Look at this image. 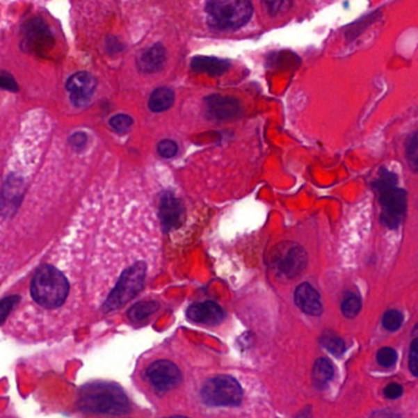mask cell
<instances>
[{
	"instance_id": "obj_26",
	"label": "cell",
	"mask_w": 418,
	"mask_h": 418,
	"mask_svg": "<svg viewBox=\"0 0 418 418\" xmlns=\"http://www.w3.org/2000/svg\"><path fill=\"white\" fill-rule=\"evenodd\" d=\"M157 154L163 159H173L178 154V145L173 140H161L157 144Z\"/></svg>"
},
{
	"instance_id": "obj_20",
	"label": "cell",
	"mask_w": 418,
	"mask_h": 418,
	"mask_svg": "<svg viewBox=\"0 0 418 418\" xmlns=\"http://www.w3.org/2000/svg\"><path fill=\"white\" fill-rule=\"evenodd\" d=\"M160 305L155 300H144L133 305L128 312V316L131 321H141L154 314L159 310Z\"/></svg>"
},
{
	"instance_id": "obj_28",
	"label": "cell",
	"mask_w": 418,
	"mask_h": 418,
	"mask_svg": "<svg viewBox=\"0 0 418 418\" xmlns=\"http://www.w3.org/2000/svg\"><path fill=\"white\" fill-rule=\"evenodd\" d=\"M378 363L383 367H392L398 361V352L392 347H383L377 355Z\"/></svg>"
},
{
	"instance_id": "obj_31",
	"label": "cell",
	"mask_w": 418,
	"mask_h": 418,
	"mask_svg": "<svg viewBox=\"0 0 418 418\" xmlns=\"http://www.w3.org/2000/svg\"><path fill=\"white\" fill-rule=\"evenodd\" d=\"M403 387L398 383H390L387 387L384 389V395L387 399H398L403 395Z\"/></svg>"
},
{
	"instance_id": "obj_2",
	"label": "cell",
	"mask_w": 418,
	"mask_h": 418,
	"mask_svg": "<svg viewBox=\"0 0 418 418\" xmlns=\"http://www.w3.org/2000/svg\"><path fill=\"white\" fill-rule=\"evenodd\" d=\"M382 205L380 221L390 230L400 226L408 210V193L398 186V177L390 170H380L377 182L373 183Z\"/></svg>"
},
{
	"instance_id": "obj_3",
	"label": "cell",
	"mask_w": 418,
	"mask_h": 418,
	"mask_svg": "<svg viewBox=\"0 0 418 418\" xmlns=\"http://www.w3.org/2000/svg\"><path fill=\"white\" fill-rule=\"evenodd\" d=\"M69 294L67 278L54 266L43 265L37 270L31 282V296L37 305L45 308H58Z\"/></svg>"
},
{
	"instance_id": "obj_5",
	"label": "cell",
	"mask_w": 418,
	"mask_h": 418,
	"mask_svg": "<svg viewBox=\"0 0 418 418\" xmlns=\"http://www.w3.org/2000/svg\"><path fill=\"white\" fill-rule=\"evenodd\" d=\"M146 271H147V266L143 262L134 264L129 268H127L119 278L118 282L114 286L108 298L102 305L104 313L119 310L127 305L129 300H133L144 287Z\"/></svg>"
},
{
	"instance_id": "obj_30",
	"label": "cell",
	"mask_w": 418,
	"mask_h": 418,
	"mask_svg": "<svg viewBox=\"0 0 418 418\" xmlns=\"http://www.w3.org/2000/svg\"><path fill=\"white\" fill-rule=\"evenodd\" d=\"M0 88L16 93V91L19 90V86H17V83H16L15 80L13 79V77L8 75V74H1V75H0Z\"/></svg>"
},
{
	"instance_id": "obj_7",
	"label": "cell",
	"mask_w": 418,
	"mask_h": 418,
	"mask_svg": "<svg viewBox=\"0 0 418 418\" xmlns=\"http://www.w3.org/2000/svg\"><path fill=\"white\" fill-rule=\"evenodd\" d=\"M308 265V255L303 247L297 243H282L275 255V266L280 274L294 279L302 274Z\"/></svg>"
},
{
	"instance_id": "obj_15",
	"label": "cell",
	"mask_w": 418,
	"mask_h": 418,
	"mask_svg": "<svg viewBox=\"0 0 418 418\" xmlns=\"http://www.w3.org/2000/svg\"><path fill=\"white\" fill-rule=\"evenodd\" d=\"M294 302L302 312L308 315H321L323 312L321 296L312 284H300L294 292Z\"/></svg>"
},
{
	"instance_id": "obj_10",
	"label": "cell",
	"mask_w": 418,
	"mask_h": 418,
	"mask_svg": "<svg viewBox=\"0 0 418 418\" xmlns=\"http://www.w3.org/2000/svg\"><path fill=\"white\" fill-rule=\"evenodd\" d=\"M25 184L21 177L10 176L0 191V217H10L20 207Z\"/></svg>"
},
{
	"instance_id": "obj_17",
	"label": "cell",
	"mask_w": 418,
	"mask_h": 418,
	"mask_svg": "<svg viewBox=\"0 0 418 418\" xmlns=\"http://www.w3.org/2000/svg\"><path fill=\"white\" fill-rule=\"evenodd\" d=\"M231 62L217 57H194L191 67L194 72H204L210 77H220L227 72Z\"/></svg>"
},
{
	"instance_id": "obj_9",
	"label": "cell",
	"mask_w": 418,
	"mask_h": 418,
	"mask_svg": "<svg viewBox=\"0 0 418 418\" xmlns=\"http://www.w3.org/2000/svg\"><path fill=\"white\" fill-rule=\"evenodd\" d=\"M97 88V80L90 72H79L67 80V90L70 93L72 104L77 107H85Z\"/></svg>"
},
{
	"instance_id": "obj_8",
	"label": "cell",
	"mask_w": 418,
	"mask_h": 418,
	"mask_svg": "<svg viewBox=\"0 0 418 418\" xmlns=\"http://www.w3.org/2000/svg\"><path fill=\"white\" fill-rule=\"evenodd\" d=\"M146 377L159 392H168L182 382V373L178 367L166 360L154 362L147 368Z\"/></svg>"
},
{
	"instance_id": "obj_13",
	"label": "cell",
	"mask_w": 418,
	"mask_h": 418,
	"mask_svg": "<svg viewBox=\"0 0 418 418\" xmlns=\"http://www.w3.org/2000/svg\"><path fill=\"white\" fill-rule=\"evenodd\" d=\"M225 310L211 300L195 303L186 310V316L189 321L205 325L220 324L225 319Z\"/></svg>"
},
{
	"instance_id": "obj_16",
	"label": "cell",
	"mask_w": 418,
	"mask_h": 418,
	"mask_svg": "<svg viewBox=\"0 0 418 418\" xmlns=\"http://www.w3.org/2000/svg\"><path fill=\"white\" fill-rule=\"evenodd\" d=\"M167 61V53L165 47L161 43H156L141 52L136 61V65L140 72L145 74H154L160 72L165 67Z\"/></svg>"
},
{
	"instance_id": "obj_23",
	"label": "cell",
	"mask_w": 418,
	"mask_h": 418,
	"mask_svg": "<svg viewBox=\"0 0 418 418\" xmlns=\"http://www.w3.org/2000/svg\"><path fill=\"white\" fill-rule=\"evenodd\" d=\"M418 147H417V133L413 131L410 135L406 141V157H408V163L411 165L413 170H417L418 165Z\"/></svg>"
},
{
	"instance_id": "obj_32",
	"label": "cell",
	"mask_w": 418,
	"mask_h": 418,
	"mask_svg": "<svg viewBox=\"0 0 418 418\" xmlns=\"http://www.w3.org/2000/svg\"><path fill=\"white\" fill-rule=\"evenodd\" d=\"M88 141V136L83 134V133H75L72 135V138L69 140V143L74 146V147H83Z\"/></svg>"
},
{
	"instance_id": "obj_33",
	"label": "cell",
	"mask_w": 418,
	"mask_h": 418,
	"mask_svg": "<svg viewBox=\"0 0 418 418\" xmlns=\"http://www.w3.org/2000/svg\"><path fill=\"white\" fill-rule=\"evenodd\" d=\"M265 4L268 6L270 13L274 14V15L278 11H281L284 6H289V3H287V1H273V3H265Z\"/></svg>"
},
{
	"instance_id": "obj_11",
	"label": "cell",
	"mask_w": 418,
	"mask_h": 418,
	"mask_svg": "<svg viewBox=\"0 0 418 418\" xmlns=\"http://www.w3.org/2000/svg\"><path fill=\"white\" fill-rule=\"evenodd\" d=\"M160 220L166 233L179 227L184 220L183 204L170 191H166L161 196Z\"/></svg>"
},
{
	"instance_id": "obj_27",
	"label": "cell",
	"mask_w": 418,
	"mask_h": 418,
	"mask_svg": "<svg viewBox=\"0 0 418 418\" xmlns=\"http://www.w3.org/2000/svg\"><path fill=\"white\" fill-rule=\"evenodd\" d=\"M19 302H20V296H9L4 300H0V325H1V323H4L6 318L10 314L11 310L15 308Z\"/></svg>"
},
{
	"instance_id": "obj_14",
	"label": "cell",
	"mask_w": 418,
	"mask_h": 418,
	"mask_svg": "<svg viewBox=\"0 0 418 418\" xmlns=\"http://www.w3.org/2000/svg\"><path fill=\"white\" fill-rule=\"evenodd\" d=\"M25 41L32 51L48 49L53 46V38L49 29L41 20H31L25 26Z\"/></svg>"
},
{
	"instance_id": "obj_29",
	"label": "cell",
	"mask_w": 418,
	"mask_h": 418,
	"mask_svg": "<svg viewBox=\"0 0 418 418\" xmlns=\"http://www.w3.org/2000/svg\"><path fill=\"white\" fill-rule=\"evenodd\" d=\"M408 364H410V369L412 372L415 377H417L418 374V347H417V339H413L412 344H411V352H410V360H408Z\"/></svg>"
},
{
	"instance_id": "obj_12",
	"label": "cell",
	"mask_w": 418,
	"mask_h": 418,
	"mask_svg": "<svg viewBox=\"0 0 418 418\" xmlns=\"http://www.w3.org/2000/svg\"><path fill=\"white\" fill-rule=\"evenodd\" d=\"M207 115L216 120H230L241 115L242 108L236 98L210 95L205 97Z\"/></svg>"
},
{
	"instance_id": "obj_24",
	"label": "cell",
	"mask_w": 418,
	"mask_h": 418,
	"mask_svg": "<svg viewBox=\"0 0 418 418\" xmlns=\"http://www.w3.org/2000/svg\"><path fill=\"white\" fill-rule=\"evenodd\" d=\"M403 313L399 310H387L383 316V325L389 331L398 330L399 328L403 325Z\"/></svg>"
},
{
	"instance_id": "obj_4",
	"label": "cell",
	"mask_w": 418,
	"mask_h": 418,
	"mask_svg": "<svg viewBox=\"0 0 418 418\" xmlns=\"http://www.w3.org/2000/svg\"><path fill=\"white\" fill-rule=\"evenodd\" d=\"M207 22L217 30H237L248 24L253 6L248 0H214L205 6Z\"/></svg>"
},
{
	"instance_id": "obj_22",
	"label": "cell",
	"mask_w": 418,
	"mask_h": 418,
	"mask_svg": "<svg viewBox=\"0 0 418 418\" xmlns=\"http://www.w3.org/2000/svg\"><path fill=\"white\" fill-rule=\"evenodd\" d=\"M362 308L361 300L356 294H348L341 303V310L346 318H355Z\"/></svg>"
},
{
	"instance_id": "obj_18",
	"label": "cell",
	"mask_w": 418,
	"mask_h": 418,
	"mask_svg": "<svg viewBox=\"0 0 418 418\" xmlns=\"http://www.w3.org/2000/svg\"><path fill=\"white\" fill-rule=\"evenodd\" d=\"M175 104V93L170 88H157L154 93H151L149 99V108L155 112L161 113L172 107Z\"/></svg>"
},
{
	"instance_id": "obj_34",
	"label": "cell",
	"mask_w": 418,
	"mask_h": 418,
	"mask_svg": "<svg viewBox=\"0 0 418 418\" xmlns=\"http://www.w3.org/2000/svg\"><path fill=\"white\" fill-rule=\"evenodd\" d=\"M372 418H398V416L390 411H378L373 415Z\"/></svg>"
},
{
	"instance_id": "obj_25",
	"label": "cell",
	"mask_w": 418,
	"mask_h": 418,
	"mask_svg": "<svg viewBox=\"0 0 418 418\" xmlns=\"http://www.w3.org/2000/svg\"><path fill=\"white\" fill-rule=\"evenodd\" d=\"M109 124L114 131H117L119 134H123V133H127L130 129V127L133 125V118L127 114H118L111 119Z\"/></svg>"
},
{
	"instance_id": "obj_19",
	"label": "cell",
	"mask_w": 418,
	"mask_h": 418,
	"mask_svg": "<svg viewBox=\"0 0 418 418\" xmlns=\"http://www.w3.org/2000/svg\"><path fill=\"white\" fill-rule=\"evenodd\" d=\"M312 378H313V384L315 387L318 389H324L334 378V366L326 358L318 360L315 362Z\"/></svg>"
},
{
	"instance_id": "obj_35",
	"label": "cell",
	"mask_w": 418,
	"mask_h": 418,
	"mask_svg": "<svg viewBox=\"0 0 418 418\" xmlns=\"http://www.w3.org/2000/svg\"><path fill=\"white\" fill-rule=\"evenodd\" d=\"M168 418H188V417H183V416H173V417H168Z\"/></svg>"
},
{
	"instance_id": "obj_1",
	"label": "cell",
	"mask_w": 418,
	"mask_h": 418,
	"mask_svg": "<svg viewBox=\"0 0 418 418\" xmlns=\"http://www.w3.org/2000/svg\"><path fill=\"white\" fill-rule=\"evenodd\" d=\"M79 408L85 412L122 416L130 412V403L125 392L118 385L93 383L80 390Z\"/></svg>"
},
{
	"instance_id": "obj_21",
	"label": "cell",
	"mask_w": 418,
	"mask_h": 418,
	"mask_svg": "<svg viewBox=\"0 0 418 418\" xmlns=\"http://www.w3.org/2000/svg\"><path fill=\"white\" fill-rule=\"evenodd\" d=\"M321 346L326 348L328 351L332 353L334 356H340L345 351V342L339 336L329 335L323 336L321 339Z\"/></svg>"
},
{
	"instance_id": "obj_6",
	"label": "cell",
	"mask_w": 418,
	"mask_h": 418,
	"mask_svg": "<svg viewBox=\"0 0 418 418\" xmlns=\"http://www.w3.org/2000/svg\"><path fill=\"white\" fill-rule=\"evenodd\" d=\"M202 399L209 406H237L242 403L239 383L230 376H217L202 385Z\"/></svg>"
}]
</instances>
